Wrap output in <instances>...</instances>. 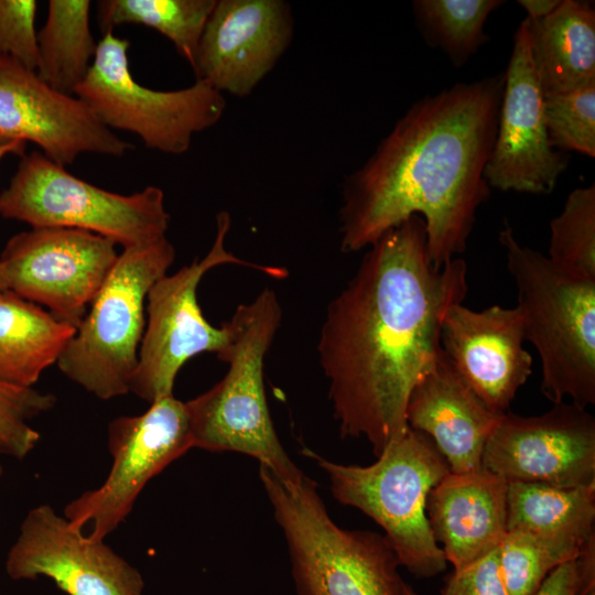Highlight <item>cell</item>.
Masks as SVG:
<instances>
[{
  "instance_id": "obj_1",
  "label": "cell",
  "mask_w": 595,
  "mask_h": 595,
  "mask_svg": "<svg viewBox=\"0 0 595 595\" xmlns=\"http://www.w3.org/2000/svg\"><path fill=\"white\" fill-rule=\"evenodd\" d=\"M467 290L466 262L434 266L418 215L368 247L328 304L317 344L343 437L365 439L378 456L408 429L410 393L439 360L445 314Z\"/></svg>"
},
{
  "instance_id": "obj_2",
  "label": "cell",
  "mask_w": 595,
  "mask_h": 595,
  "mask_svg": "<svg viewBox=\"0 0 595 595\" xmlns=\"http://www.w3.org/2000/svg\"><path fill=\"white\" fill-rule=\"evenodd\" d=\"M505 73L455 83L415 102L342 185L343 252L368 248L412 216L424 220L436 267L463 253L490 195L484 172L495 143Z\"/></svg>"
},
{
  "instance_id": "obj_3",
  "label": "cell",
  "mask_w": 595,
  "mask_h": 595,
  "mask_svg": "<svg viewBox=\"0 0 595 595\" xmlns=\"http://www.w3.org/2000/svg\"><path fill=\"white\" fill-rule=\"evenodd\" d=\"M281 320L279 299L269 288L238 305L225 322L229 344L217 355L229 365L226 375L186 408L193 448L246 454L279 477L296 479L303 473L275 433L263 382L266 356Z\"/></svg>"
},
{
  "instance_id": "obj_4",
  "label": "cell",
  "mask_w": 595,
  "mask_h": 595,
  "mask_svg": "<svg viewBox=\"0 0 595 595\" xmlns=\"http://www.w3.org/2000/svg\"><path fill=\"white\" fill-rule=\"evenodd\" d=\"M499 242L516 283L524 338L541 360L542 394L553 404H595V281L521 245L508 223Z\"/></svg>"
},
{
  "instance_id": "obj_5",
  "label": "cell",
  "mask_w": 595,
  "mask_h": 595,
  "mask_svg": "<svg viewBox=\"0 0 595 595\" xmlns=\"http://www.w3.org/2000/svg\"><path fill=\"white\" fill-rule=\"evenodd\" d=\"M259 477L286 542L296 595H404L385 536L337 526L304 474L284 479L260 466Z\"/></svg>"
},
{
  "instance_id": "obj_6",
  "label": "cell",
  "mask_w": 595,
  "mask_h": 595,
  "mask_svg": "<svg viewBox=\"0 0 595 595\" xmlns=\"http://www.w3.org/2000/svg\"><path fill=\"white\" fill-rule=\"evenodd\" d=\"M327 474L334 498L371 518L385 532L400 566L419 578L439 575L446 559L426 516L432 488L450 473L431 440L408 426L370 465H345L304 448Z\"/></svg>"
},
{
  "instance_id": "obj_7",
  "label": "cell",
  "mask_w": 595,
  "mask_h": 595,
  "mask_svg": "<svg viewBox=\"0 0 595 595\" xmlns=\"http://www.w3.org/2000/svg\"><path fill=\"white\" fill-rule=\"evenodd\" d=\"M174 259L166 237L122 249L56 363L68 379L102 400L131 392L148 292Z\"/></svg>"
},
{
  "instance_id": "obj_8",
  "label": "cell",
  "mask_w": 595,
  "mask_h": 595,
  "mask_svg": "<svg viewBox=\"0 0 595 595\" xmlns=\"http://www.w3.org/2000/svg\"><path fill=\"white\" fill-rule=\"evenodd\" d=\"M0 215L32 228L87 230L122 249L166 237L171 219L160 187L147 186L131 195L113 193L71 174L37 151L22 155L0 194Z\"/></svg>"
},
{
  "instance_id": "obj_9",
  "label": "cell",
  "mask_w": 595,
  "mask_h": 595,
  "mask_svg": "<svg viewBox=\"0 0 595 595\" xmlns=\"http://www.w3.org/2000/svg\"><path fill=\"white\" fill-rule=\"evenodd\" d=\"M129 47L128 39L112 31L105 33L74 95L110 130L134 133L151 150L184 154L196 133L220 120L226 108L224 95L199 79L177 90L142 86L130 71Z\"/></svg>"
},
{
  "instance_id": "obj_10",
  "label": "cell",
  "mask_w": 595,
  "mask_h": 595,
  "mask_svg": "<svg viewBox=\"0 0 595 595\" xmlns=\"http://www.w3.org/2000/svg\"><path fill=\"white\" fill-rule=\"evenodd\" d=\"M230 225L229 214L220 212L209 251L175 273H166L148 292L145 328L131 392L149 403L173 394L176 375L188 359L202 353L218 355L229 344L227 324L213 326L197 302V286L208 271L223 264H240L277 279L288 274L285 269L248 262L228 251L225 240Z\"/></svg>"
},
{
  "instance_id": "obj_11",
  "label": "cell",
  "mask_w": 595,
  "mask_h": 595,
  "mask_svg": "<svg viewBox=\"0 0 595 595\" xmlns=\"http://www.w3.org/2000/svg\"><path fill=\"white\" fill-rule=\"evenodd\" d=\"M191 448L186 402L173 394L150 403L142 414L113 419L108 425V476L67 504L63 516L79 530L89 526V538L105 540L129 516L150 479Z\"/></svg>"
},
{
  "instance_id": "obj_12",
  "label": "cell",
  "mask_w": 595,
  "mask_h": 595,
  "mask_svg": "<svg viewBox=\"0 0 595 595\" xmlns=\"http://www.w3.org/2000/svg\"><path fill=\"white\" fill-rule=\"evenodd\" d=\"M119 253L100 235L73 228H32L12 236L0 255L7 288L77 328Z\"/></svg>"
},
{
  "instance_id": "obj_13",
  "label": "cell",
  "mask_w": 595,
  "mask_h": 595,
  "mask_svg": "<svg viewBox=\"0 0 595 595\" xmlns=\"http://www.w3.org/2000/svg\"><path fill=\"white\" fill-rule=\"evenodd\" d=\"M482 466L508 482L595 486V418L574 403L540 415H501Z\"/></svg>"
},
{
  "instance_id": "obj_14",
  "label": "cell",
  "mask_w": 595,
  "mask_h": 595,
  "mask_svg": "<svg viewBox=\"0 0 595 595\" xmlns=\"http://www.w3.org/2000/svg\"><path fill=\"white\" fill-rule=\"evenodd\" d=\"M6 572L14 581L48 577L67 595H144L138 569L47 504L24 517Z\"/></svg>"
},
{
  "instance_id": "obj_15",
  "label": "cell",
  "mask_w": 595,
  "mask_h": 595,
  "mask_svg": "<svg viewBox=\"0 0 595 595\" xmlns=\"http://www.w3.org/2000/svg\"><path fill=\"white\" fill-rule=\"evenodd\" d=\"M567 164V156L549 139L524 19L513 35L496 139L484 176L490 188L544 195L555 188Z\"/></svg>"
},
{
  "instance_id": "obj_16",
  "label": "cell",
  "mask_w": 595,
  "mask_h": 595,
  "mask_svg": "<svg viewBox=\"0 0 595 595\" xmlns=\"http://www.w3.org/2000/svg\"><path fill=\"white\" fill-rule=\"evenodd\" d=\"M14 141L36 144L64 167L83 153L121 156L132 149L77 96L60 93L36 72L0 57V145Z\"/></svg>"
},
{
  "instance_id": "obj_17",
  "label": "cell",
  "mask_w": 595,
  "mask_h": 595,
  "mask_svg": "<svg viewBox=\"0 0 595 595\" xmlns=\"http://www.w3.org/2000/svg\"><path fill=\"white\" fill-rule=\"evenodd\" d=\"M293 14L283 0H216L193 71L217 91L250 95L291 44Z\"/></svg>"
},
{
  "instance_id": "obj_18",
  "label": "cell",
  "mask_w": 595,
  "mask_h": 595,
  "mask_svg": "<svg viewBox=\"0 0 595 595\" xmlns=\"http://www.w3.org/2000/svg\"><path fill=\"white\" fill-rule=\"evenodd\" d=\"M520 310L491 305L473 311L462 303L448 309L441 328V348L453 368L495 414L504 415L532 372L523 347Z\"/></svg>"
},
{
  "instance_id": "obj_19",
  "label": "cell",
  "mask_w": 595,
  "mask_h": 595,
  "mask_svg": "<svg viewBox=\"0 0 595 595\" xmlns=\"http://www.w3.org/2000/svg\"><path fill=\"white\" fill-rule=\"evenodd\" d=\"M405 415L408 425L431 440L454 474L482 467L485 445L501 418L469 389L443 350L412 389Z\"/></svg>"
},
{
  "instance_id": "obj_20",
  "label": "cell",
  "mask_w": 595,
  "mask_h": 595,
  "mask_svg": "<svg viewBox=\"0 0 595 595\" xmlns=\"http://www.w3.org/2000/svg\"><path fill=\"white\" fill-rule=\"evenodd\" d=\"M508 483L480 467L446 474L430 491L426 516L447 562L459 570L497 549L507 533Z\"/></svg>"
},
{
  "instance_id": "obj_21",
  "label": "cell",
  "mask_w": 595,
  "mask_h": 595,
  "mask_svg": "<svg viewBox=\"0 0 595 595\" xmlns=\"http://www.w3.org/2000/svg\"><path fill=\"white\" fill-rule=\"evenodd\" d=\"M526 20L543 96L595 79V11L588 2L561 0L545 18Z\"/></svg>"
},
{
  "instance_id": "obj_22",
  "label": "cell",
  "mask_w": 595,
  "mask_h": 595,
  "mask_svg": "<svg viewBox=\"0 0 595 595\" xmlns=\"http://www.w3.org/2000/svg\"><path fill=\"white\" fill-rule=\"evenodd\" d=\"M76 328L7 289L0 292V382L33 388Z\"/></svg>"
},
{
  "instance_id": "obj_23",
  "label": "cell",
  "mask_w": 595,
  "mask_h": 595,
  "mask_svg": "<svg viewBox=\"0 0 595 595\" xmlns=\"http://www.w3.org/2000/svg\"><path fill=\"white\" fill-rule=\"evenodd\" d=\"M595 486L559 487L508 482L507 531L571 538L595 534Z\"/></svg>"
},
{
  "instance_id": "obj_24",
  "label": "cell",
  "mask_w": 595,
  "mask_h": 595,
  "mask_svg": "<svg viewBox=\"0 0 595 595\" xmlns=\"http://www.w3.org/2000/svg\"><path fill=\"white\" fill-rule=\"evenodd\" d=\"M89 0H50L37 32V76L53 89L74 95L97 52L90 31Z\"/></svg>"
},
{
  "instance_id": "obj_25",
  "label": "cell",
  "mask_w": 595,
  "mask_h": 595,
  "mask_svg": "<svg viewBox=\"0 0 595 595\" xmlns=\"http://www.w3.org/2000/svg\"><path fill=\"white\" fill-rule=\"evenodd\" d=\"M216 0H102L98 21L104 34L122 24L154 29L193 67L205 24Z\"/></svg>"
},
{
  "instance_id": "obj_26",
  "label": "cell",
  "mask_w": 595,
  "mask_h": 595,
  "mask_svg": "<svg viewBox=\"0 0 595 595\" xmlns=\"http://www.w3.org/2000/svg\"><path fill=\"white\" fill-rule=\"evenodd\" d=\"M501 0H415L416 25L424 41L462 67L488 41L484 26Z\"/></svg>"
},
{
  "instance_id": "obj_27",
  "label": "cell",
  "mask_w": 595,
  "mask_h": 595,
  "mask_svg": "<svg viewBox=\"0 0 595 595\" xmlns=\"http://www.w3.org/2000/svg\"><path fill=\"white\" fill-rule=\"evenodd\" d=\"M583 544L571 538L507 531L498 554L508 594L534 595L555 567L577 558Z\"/></svg>"
},
{
  "instance_id": "obj_28",
  "label": "cell",
  "mask_w": 595,
  "mask_h": 595,
  "mask_svg": "<svg viewBox=\"0 0 595 595\" xmlns=\"http://www.w3.org/2000/svg\"><path fill=\"white\" fill-rule=\"evenodd\" d=\"M548 258L577 277L595 281V186L572 191L550 223Z\"/></svg>"
},
{
  "instance_id": "obj_29",
  "label": "cell",
  "mask_w": 595,
  "mask_h": 595,
  "mask_svg": "<svg viewBox=\"0 0 595 595\" xmlns=\"http://www.w3.org/2000/svg\"><path fill=\"white\" fill-rule=\"evenodd\" d=\"M543 115L555 150L595 156V79L543 96Z\"/></svg>"
},
{
  "instance_id": "obj_30",
  "label": "cell",
  "mask_w": 595,
  "mask_h": 595,
  "mask_svg": "<svg viewBox=\"0 0 595 595\" xmlns=\"http://www.w3.org/2000/svg\"><path fill=\"white\" fill-rule=\"evenodd\" d=\"M56 403L52 393L0 382V454L22 459L40 441L30 420Z\"/></svg>"
},
{
  "instance_id": "obj_31",
  "label": "cell",
  "mask_w": 595,
  "mask_h": 595,
  "mask_svg": "<svg viewBox=\"0 0 595 595\" xmlns=\"http://www.w3.org/2000/svg\"><path fill=\"white\" fill-rule=\"evenodd\" d=\"M34 0H0V57L36 72L39 63Z\"/></svg>"
},
{
  "instance_id": "obj_32",
  "label": "cell",
  "mask_w": 595,
  "mask_h": 595,
  "mask_svg": "<svg viewBox=\"0 0 595 595\" xmlns=\"http://www.w3.org/2000/svg\"><path fill=\"white\" fill-rule=\"evenodd\" d=\"M441 595H509L500 570L498 548L467 566L454 570Z\"/></svg>"
},
{
  "instance_id": "obj_33",
  "label": "cell",
  "mask_w": 595,
  "mask_h": 595,
  "mask_svg": "<svg viewBox=\"0 0 595 595\" xmlns=\"http://www.w3.org/2000/svg\"><path fill=\"white\" fill-rule=\"evenodd\" d=\"M578 581L575 559L555 567L534 595H577Z\"/></svg>"
},
{
  "instance_id": "obj_34",
  "label": "cell",
  "mask_w": 595,
  "mask_h": 595,
  "mask_svg": "<svg viewBox=\"0 0 595 595\" xmlns=\"http://www.w3.org/2000/svg\"><path fill=\"white\" fill-rule=\"evenodd\" d=\"M577 569V595H595V534L581 547L575 559Z\"/></svg>"
},
{
  "instance_id": "obj_35",
  "label": "cell",
  "mask_w": 595,
  "mask_h": 595,
  "mask_svg": "<svg viewBox=\"0 0 595 595\" xmlns=\"http://www.w3.org/2000/svg\"><path fill=\"white\" fill-rule=\"evenodd\" d=\"M560 2L561 0H519L518 4L526 10L527 19L540 20L552 13Z\"/></svg>"
},
{
  "instance_id": "obj_36",
  "label": "cell",
  "mask_w": 595,
  "mask_h": 595,
  "mask_svg": "<svg viewBox=\"0 0 595 595\" xmlns=\"http://www.w3.org/2000/svg\"><path fill=\"white\" fill-rule=\"evenodd\" d=\"M25 142H22V141H14V142H10V143H6V144H2L0 145V161L2 158H4L6 155L10 154V153H13V154H18V155H23L24 154V151H25ZM7 284H6V281L3 279V275H2V272H1V268H0V292L3 291V290H7Z\"/></svg>"
},
{
  "instance_id": "obj_37",
  "label": "cell",
  "mask_w": 595,
  "mask_h": 595,
  "mask_svg": "<svg viewBox=\"0 0 595 595\" xmlns=\"http://www.w3.org/2000/svg\"><path fill=\"white\" fill-rule=\"evenodd\" d=\"M404 595H419V594L409 584H405Z\"/></svg>"
}]
</instances>
